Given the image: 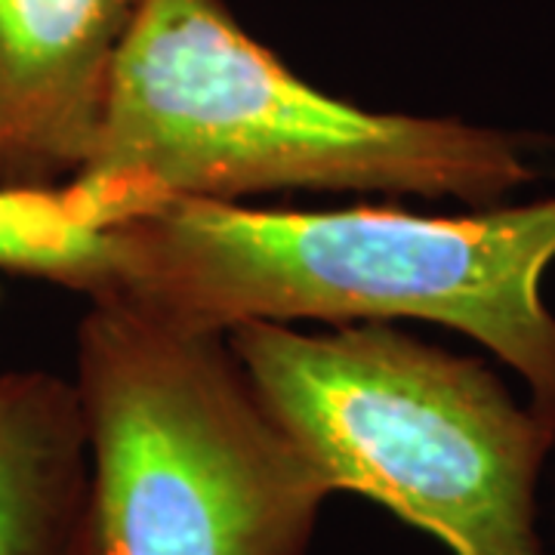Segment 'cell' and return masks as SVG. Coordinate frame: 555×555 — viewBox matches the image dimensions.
I'll return each instance as SVG.
<instances>
[{"label": "cell", "mask_w": 555, "mask_h": 555, "mask_svg": "<svg viewBox=\"0 0 555 555\" xmlns=\"http://www.w3.org/2000/svg\"><path fill=\"white\" fill-rule=\"evenodd\" d=\"M553 259L555 198L469 217L158 198L112 222V272L96 299L222 337L244 321L299 318L448 324L516 367L555 433V318L540 297Z\"/></svg>", "instance_id": "cell-1"}, {"label": "cell", "mask_w": 555, "mask_h": 555, "mask_svg": "<svg viewBox=\"0 0 555 555\" xmlns=\"http://www.w3.org/2000/svg\"><path fill=\"white\" fill-rule=\"evenodd\" d=\"M531 139L371 112L297 78L225 0H149L124 40L93 145L65 185L115 222L158 198L235 204L278 189L496 207L537 170Z\"/></svg>", "instance_id": "cell-2"}, {"label": "cell", "mask_w": 555, "mask_h": 555, "mask_svg": "<svg viewBox=\"0 0 555 555\" xmlns=\"http://www.w3.org/2000/svg\"><path fill=\"white\" fill-rule=\"evenodd\" d=\"M262 408L337 491L371 496L454 555H546L537 478L555 433L476 358L386 321L229 334Z\"/></svg>", "instance_id": "cell-3"}, {"label": "cell", "mask_w": 555, "mask_h": 555, "mask_svg": "<svg viewBox=\"0 0 555 555\" xmlns=\"http://www.w3.org/2000/svg\"><path fill=\"white\" fill-rule=\"evenodd\" d=\"M75 392L90 444L78 555H309L331 488L222 334L90 299Z\"/></svg>", "instance_id": "cell-4"}, {"label": "cell", "mask_w": 555, "mask_h": 555, "mask_svg": "<svg viewBox=\"0 0 555 555\" xmlns=\"http://www.w3.org/2000/svg\"><path fill=\"white\" fill-rule=\"evenodd\" d=\"M149 0H0V189L75 179Z\"/></svg>", "instance_id": "cell-5"}, {"label": "cell", "mask_w": 555, "mask_h": 555, "mask_svg": "<svg viewBox=\"0 0 555 555\" xmlns=\"http://www.w3.org/2000/svg\"><path fill=\"white\" fill-rule=\"evenodd\" d=\"M90 444L75 383L0 377V555H78Z\"/></svg>", "instance_id": "cell-6"}, {"label": "cell", "mask_w": 555, "mask_h": 555, "mask_svg": "<svg viewBox=\"0 0 555 555\" xmlns=\"http://www.w3.org/2000/svg\"><path fill=\"white\" fill-rule=\"evenodd\" d=\"M115 217L78 189H0V269L96 299L112 272Z\"/></svg>", "instance_id": "cell-7"}]
</instances>
